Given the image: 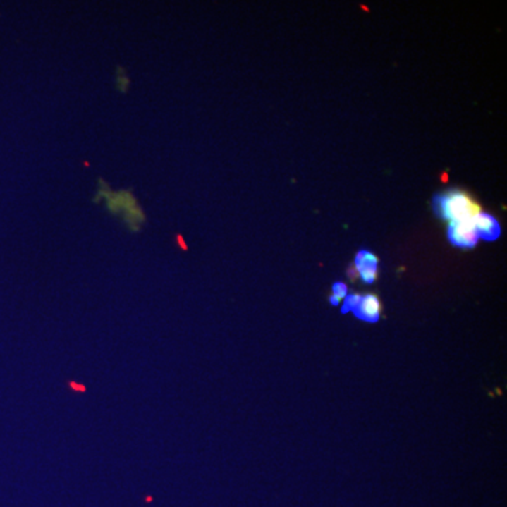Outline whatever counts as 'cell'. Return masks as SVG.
Instances as JSON below:
<instances>
[{"instance_id":"cell-7","label":"cell","mask_w":507,"mask_h":507,"mask_svg":"<svg viewBox=\"0 0 507 507\" xmlns=\"http://www.w3.org/2000/svg\"><path fill=\"white\" fill-rule=\"evenodd\" d=\"M360 299H361V295H347V298L344 299V305H343V313L353 312L355 309V306L358 305Z\"/></svg>"},{"instance_id":"cell-5","label":"cell","mask_w":507,"mask_h":507,"mask_svg":"<svg viewBox=\"0 0 507 507\" xmlns=\"http://www.w3.org/2000/svg\"><path fill=\"white\" fill-rule=\"evenodd\" d=\"M353 312L360 320L375 323L381 317V302L374 295L361 296L358 305Z\"/></svg>"},{"instance_id":"cell-1","label":"cell","mask_w":507,"mask_h":507,"mask_svg":"<svg viewBox=\"0 0 507 507\" xmlns=\"http://www.w3.org/2000/svg\"><path fill=\"white\" fill-rule=\"evenodd\" d=\"M433 207L439 217L450 221L471 219L477 214V206L467 195L458 190H450L434 196Z\"/></svg>"},{"instance_id":"cell-3","label":"cell","mask_w":507,"mask_h":507,"mask_svg":"<svg viewBox=\"0 0 507 507\" xmlns=\"http://www.w3.org/2000/svg\"><path fill=\"white\" fill-rule=\"evenodd\" d=\"M472 224L478 238H482L485 241H495L501 237L502 227L499 221L489 213L478 212L472 216Z\"/></svg>"},{"instance_id":"cell-6","label":"cell","mask_w":507,"mask_h":507,"mask_svg":"<svg viewBox=\"0 0 507 507\" xmlns=\"http://www.w3.org/2000/svg\"><path fill=\"white\" fill-rule=\"evenodd\" d=\"M348 295V291H347V286L341 282H337L333 285V296L330 298V303L337 306L341 300H344Z\"/></svg>"},{"instance_id":"cell-4","label":"cell","mask_w":507,"mask_h":507,"mask_svg":"<svg viewBox=\"0 0 507 507\" xmlns=\"http://www.w3.org/2000/svg\"><path fill=\"white\" fill-rule=\"evenodd\" d=\"M378 257L369 251H360L355 257V269L365 283H374L378 275Z\"/></svg>"},{"instance_id":"cell-2","label":"cell","mask_w":507,"mask_h":507,"mask_svg":"<svg viewBox=\"0 0 507 507\" xmlns=\"http://www.w3.org/2000/svg\"><path fill=\"white\" fill-rule=\"evenodd\" d=\"M448 240L453 245L461 248H472L478 243V236L475 233L472 217L451 221L448 226Z\"/></svg>"}]
</instances>
